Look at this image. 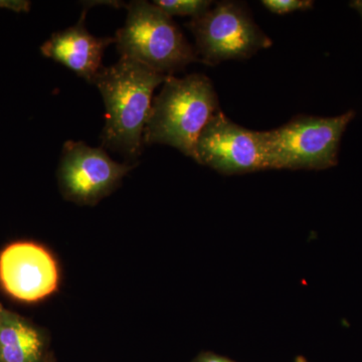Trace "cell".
Here are the masks:
<instances>
[{"label":"cell","mask_w":362,"mask_h":362,"mask_svg":"<svg viewBox=\"0 0 362 362\" xmlns=\"http://www.w3.org/2000/svg\"><path fill=\"white\" fill-rule=\"evenodd\" d=\"M4 310V307L1 306V304H0V312Z\"/></svg>","instance_id":"cell-17"},{"label":"cell","mask_w":362,"mask_h":362,"mask_svg":"<svg viewBox=\"0 0 362 362\" xmlns=\"http://www.w3.org/2000/svg\"><path fill=\"white\" fill-rule=\"evenodd\" d=\"M213 4V1H207V0H156L153 1V4L170 18L178 16H192V18H197L206 13Z\"/></svg>","instance_id":"cell-11"},{"label":"cell","mask_w":362,"mask_h":362,"mask_svg":"<svg viewBox=\"0 0 362 362\" xmlns=\"http://www.w3.org/2000/svg\"><path fill=\"white\" fill-rule=\"evenodd\" d=\"M194 159L226 175L267 169L261 132L233 123L221 111L202 130L195 144Z\"/></svg>","instance_id":"cell-6"},{"label":"cell","mask_w":362,"mask_h":362,"mask_svg":"<svg viewBox=\"0 0 362 362\" xmlns=\"http://www.w3.org/2000/svg\"><path fill=\"white\" fill-rule=\"evenodd\" d=\"M185 25L194 33L195 51L206 65L250 59L272 45V40L257 25L242 2H218Z\"/></svg>","instance_id":"cell-5"},{"label":"cell","mask_w":362,"mask_h":362,"mask_svg":"<svg viewBox=\"0 0 362 362\" xmlns=\"http://www.w3.org/2000/svg\"><path fill=\"white\" fill-rule=\"evenodd\" d=\"M192 362H235L228 357L218 356L213 352H202Z\"/></svg>","instance_id":"cell-14"},{"label":"cell","mask_w":362,"mask_h":362,"mask_svg":"<svg viewBox=\"0 0 362 362\" xmlns=\"http://www.w3.org/2000/svg\"><path fill=\"white\" fill-rule=\"evenodd\" d=\"M295 362H308L306 361V359L304 358V357L302 356H298L296 358V361Z\"/></svg>","instance_id":"cell-16"},{"label":"cell","mask_w":362,"mask_h":362,"mask_svg":"<svg viewBox=\"0 0 362 362\" xmlns=\"http://www.w3.org/2000/svg\"><path fill=\"white\" fill-rule=\"evenodd\" d=\"M0 8L8 9L14 13H28L30 2L26 0H0Z\"/></svg>","instance_id":"cell-13"},{"label":"cell","mask_w":362,"mask_h":362,"mask_svg":"<svg viewBox=\"0 0 362 362\" xmlns=\"http://www.w3.org/2000/svg\"><path fill=\"white\" fill-rule=\"evenodd\" d=\"M263 6L275 14H287L297 11H307L314 6L311 0H264Z\"/></svg>","instance_id":"cell-12"},{"label":"cell","mask_w":362,"mask_h":362,"mask_svg":"<svg viewBox=\"0 0 362 362\" xmlns=\"http://www.w3.org/2000/svg\"><path fill=\"white\" fill-rule=\"evenodd\" d=\"M47 362H54V361H49H49H47Z\"/></svg>","instance_id":"cell-18"},{"label":"cell","mask_w":362,"mask_h":362,"mask_svg":"<svg viewBox=\"0 0 362 362\" xmlns=\"http://www.w3.org/2000/svg\"><path fill=\"white\" fill-rule=\"evenodd\" d=\"M39 331L25 319L0 312V362H47Z\"/></svg>","instance_id":"cell-10"},{"label":"cell","mask_w":362,"mask_h":362,"mask_svg":"<svg viewBox=\"0 0 362 362\" xmlns=\"http://www.w3.org/2000/svg\"><path fill=\"white\" fill-rule=\"evenodd\" d=\"M350 6L354 7V9H356L362 18V0H356V1H352L351 4H350Z\"/></svg>","instance_id":"cell-15"},{"label":"cell","mask_w":362,"mask_h":362,"mask_svg":"<svg viewBox=\"0 0 362 362\" xmlns=\"http://www.w3.org/2000/svg\"><path fill=\"white\" fill-rule=\"evenodd\" d=\"M166 77L126 58H120L115 65L102 66L92 84L101 93L106 107L101 134L105 148L119 152L126 158L140 156L152 96Z\"/></svg>","instance_id":"cell-1"},{"label":"cell","mask_w":362,"mask_h":362,"mask_svg":"<svg viewBox=\"0 0 362 362\" xmlns=\"http://www.w3.org/2000/svg\"><path fill=\"white\" fill-rule=\"evenodd\" d=\"M86 11L77 25L52 33L40 47L47 58L66 66L78 77L92 84L98 71L102 69V58L106 47L115 44V37H97L90 35L85 26Z\"/></svg>","instance_id":"cell-9"},{"label":"cell","mask_w":362,"mask_h":362,"mask_svg":"<svg viewBox=\"0 0 362 362\" xmlns=\"http://www.w3.org/2000/svg\"><path fill=\"white\" fill-rule=\"evenodd\" d=\"M127 11L125 25L115 35L121 58L138 62L165 76L201 62L173 18L156 4L131 1Z\"/></svg>","instance_id":"cell-3"},{"label":"cell","mask_w":362,"mask_h":362,"mask_svg":"<svg viewBox=\"0 0 362 362\" xmlns=\"http://www.w3.org/2000/svg\"><path fill=\"white\" fill-rule=\"evenodd\" d=\"M218 111V95L206 76H168L160 94L152 100L143 141L169 145L194 158L199 135Z\"/></svg>","instance_id":"cell-2"},{"label":"cell","mask_w":362,"mask_h":362,"mask_svg":"<svg viewBox=\"0 0 362 362\" xmlns=\"http://www.w3.org/2000/svg\"><path fill=\"white\" fill-rule=\"evenodd\" d=\"M133 168L112 160L103 148L70 140L64 145L59 162V185L66 199L78 204H94L110 194Z\"/></svg>","instance_id":"cell-7"},{"label":"cell","mask_w":362,"mask_h":362,"mask_svg":"<svg viewBox=\"0 0 362 362\" xmlns=\"http://www.w3.org/2000/svg\"><path fill=\"white\" fill-rule=\"evenodd\" d=\"M58 282L56 262L40 245L14 243L0 254V283L20 301L35 302L49 296Z\"/></svg>","instance_id":"cell-8"},{"label":"cell","mask_w":362,"mask_h":362,"mask_svg":"<svg viewBox=\"0 0 362 362\" xmlns=\"http://www.w3.org/2000/svg\"><path fill=\"white\" fill-rule=\"evenodd\" d=\"M354 117V111L329 118L300 116L276 129L263 131L267 169L333 168L343 133Z\"/></svg>","instance_id":"cell-4"}]
</instances>
